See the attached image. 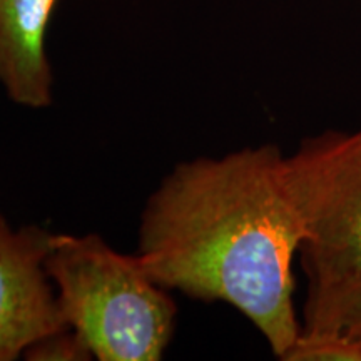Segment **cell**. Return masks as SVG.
Masks as SVG:
<instances>
[{
  "mask_svg": "<svg viewBox=\"0 0 361 361\" xmlns=\"http://www.w3.org/2000/svg\"><path fill=\"white\" fill-rule=\"evenodd\" d=\"M301 243L284 154L261 144L176 164L142 207L135 255L166 290L238 310L281 360L301 333Z\"/></svg>",
  "mask_w": 361,
  "mask_h": 361,
  "instance_id": "6da1fadb",
  "label": "cell"
},
{
  "mask_svg": "<svg viewBox=\"0 0 361 361\" xmlns=\"http://www.w3.org/2000/svg\"><path fill=\"white\" fill-rule=\"evenodd\" d=\"M62 316L99 361H159L173 340L178 306L137 255L96 233L62 234L47 258Z\"/></svg>",
  "mask_w": 361,
  "mask_h": 361,
  "instance_id": "7a4b0ae2",
  "label": "cell"
},
{
  "mask_svg": "<svg viewBox=\"0 0 361 361\" xmlns=\"http://www.w3.org/2000/svg\"><path fill=\"white\" fill-rule=\"evenodd\" d=\"M284 180L303 224L305 318L361 286V130H324L284 156Z\"/></svg>",
  "mask_w": 361,
  "mask_h": 361,
  "instance_id": "3957f363",
  "label": "cell"
},
{
  "mask_svg": "<svg viewBox=\"0 0 361 361\" xmlns=\"http://www.w3.org/2000/svg\"><path fill=\"white\" fill-rule=\"evenodd\" d=\"M57 233L37 224L13 228L0 213V361H16L39 338L66 328L47 273Z\"/></svg>",
  "mask_w": 361,
  "mask_h": 361,
  "instance_id": "277c9868",
  "label": "cell"
},
{
  "mask_svg": "<svg viewBox=\"0 0 361 361\" xmlns=\"http://www.w3.org/2000/svg\"><path fill=\"white\" fill-rule=\"evenodd\" d=\"M59 0H0V85L27 109L54 101V74L45 37Z\"/></svg>",
  "mask_w": 361,
  "mask_h": 361,
  "instance_id": "5b68a950",
  "label": "cell"
},
{
  "mask_svg": "<svg viewBox=\"0 0 361 361\" xmlns=\"http://www.w3.org/2000/svg\"><path fill=\"white\" fill-rule=\"evenodd\" d=\"M283 361H361V348L341 331H301Z\"/></svg>",
  "mask_w": 361,
  "mask_h": 361,
  "instance_id": "8992f818",
  "label": "cell"
},
{
  "mask_svg": "<svg viewBox=\"0 0 361 361\" xmlns=\"http://www.w3.org/2000/svg\"><path fill=\"white\" fill-rule=\"evenodd\" d=\"M301 331H341L361 348V286L340 296L318 313L306 316Z\"/></svg>",
  "mask_w": 361,
  "mask_h": 361,
  "instance_id": "52a82bcc",
  "label": "cell"
},
{
  "mask_svg": "<svg viewBox=\"0 0 361 361\" xmlns=\"http://www.w3.org/2000/svg\"><path fill=\"white\" fill-rule=\"evenodd\" d=\"M24 360L29 361H89L92 351L74 328L66 326L49 333L25 350Z\"/></svg>",
  "mask_w": 361,
  "mask_h": 361,
  "instance_id": "ba28073f",
  "label": "cell"
}]
</instances>
